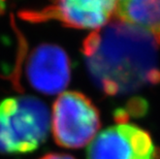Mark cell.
<instances>
[{"instance_id":"6","label":"cell","mask_w":160,"mask_h":159,"mask_svg":"<svg viewBox=\"0 0 160 159\" xmlns=\"http://www.w3.org/2000/svg\"><path fill=\"white\" fill-rule=\"evenodd\" d=\"M26 76L31 87L40 93L53 95L62 92L70 82L69 57L57 45H40L30 54Z\"/></svg>"},{"instance_id":"3","label":"cell","mask_w":160,"mask_h":159,"mask_svg":"<svg viewBox=\"0 0 160 159\" xmlns=\"http://www.w3.org/2000/svg\"><path fill=\"white\" fill-rule=\"evenodd\" d=\"M99 127V111L84 93L67 91L56 99L52 129L59 146L69 149L86 146L93 141Z\"/></svg>"},{"instance_id":"7","label":"cell","mask_w":160,"mask_h":159,"mask_svg":"<svg viewBox=\"0 0 160 159\" xmlns=\"http://www.w3.org/2000/svg\"><path fill=\"white\" fill-rule=\"evenodd\" d=\"M114 18L149 33L160 46V0H115Z\"/></svg>"},{"instance_id":"2","label":"cell","mask_w":160,"mask_h":159,"mask_svg":"<svg viewBox=\"0 0 160 159\" xmlns=\"http://www.w3.org/2000/svg\"><path fill=\"white\" fill-rule=\"evenodd\" d=\"M51 126L48 107L35 96L0 101V153L22 154L45 143Z\"/></svg>"},{"instance_id":"4","label":"cell","mask_w":160,"mask_h":159,"mask_svg":"<svg viewBox=\"0 0 160 159\" xmlns=\"http://www.w3.org/2000/svg\"><path fill=\"white\" fill-rule=\"evenodd\" d=\"M115 0H49L38 11H22L25 21L42 23L56 20L68 28L97 30L114 17Z\"/></svg>"},{"instance_id":"8","label":"cell","mask_w":160,"mask_h":159,"mask_svg":"<svg viewBox=\"0 0 160 159\" xmlns=\"http://www.w3.org/2000/svg\"><path fill=\"white\" fill-rule=\"evenodd\" d=\"M40 159H76L74 157H72L71 155L68 154H62V153H51L45 155L42 158Z\"/></svg>"},{"instance_id":"5","label":"cell","mask_w":160,"mask_h":159,"mask_svg":"<svg viewBox=\"0 0 160 159\" xmlns=\"http://www.w3.org/2000/svg\"><path fill=\"white\" fill-rule=\"evenodd\" d=\"M156 156L151 135L126 122L98 133L87 151V159H156Z\"/></svg>"},{"instance_id":"1","label":"cell","mask_w":160,"mask_h":159,"mask_svg":"<svg viewBox=\"0 0 160 159\" xmlns=\"http://www.w3.org/2000/svg\"><path fill=\"white\" fill-rule=\"evenodd\" d=\"M158 47L149 33L114 20L92 31L82 52L95 85L116 96L160 84Z\"/></svg>"}]
</instances>
